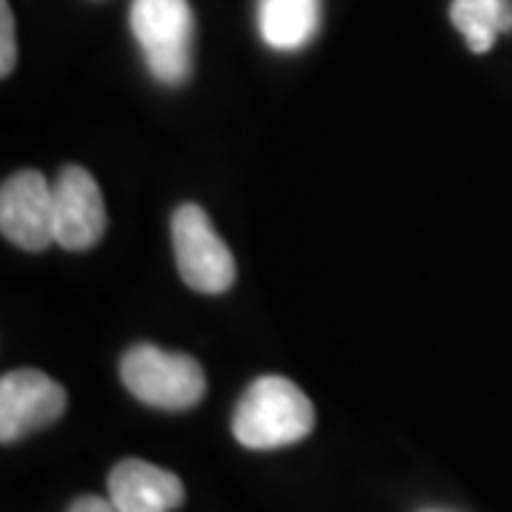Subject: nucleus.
<instances>
[{"mask_svg": "<svg viewBox=\"0 0 512 512\" xmlns=\"http://www.w3.org/2000/svg\"><path fill=\"white\" fill-rule=\"evenodd\" d=\"M316 424L311 399L285 376H262L234 410V436L248 450H279L308 439Z\"/></svg>", "mask_w": 512, "mask_h": 512, "instance_id": "1", "label": "nucleus"}, {"mask_svg": "<svg viewBox=\"0 0 512 512\" xmlns=\"http://www.w3.org/2000/svg\"><path fill=\"white\" fill-rule=\"evenodd\" d=\"M66 413V390L43 370L23 367L0 379V441L32 436Z\"/></svg>", "mask_w": 512, "mask_h": 512, "instance_id": "6", "label": "nucleus"}, {"mask_svg": "<svg viewBox=\"0 0 512 512\" xmlns=\"http://www.w3.org/2000/svg\"><path fill=\"white\" fill-rule=\"evenodd\" d=\"M0 231L12 245L40 254L55 242V185L23 168L0 188Z\"/></svg>", "mask_w": 512, "mask_h": 512, "instance_id": "5", "label": "nucleus"}, {"mask_svg": "<svg viewBox=\"0 0 512 512\" xmlns=\"http://www.w3.org/2000/svg\"><path fill=\"white\" fill-rule=\"evenodd\" d=\"M55 242L66 251H89L106 234V202L92 174L66 165L55 183Z\"/></svg>", "mask_w": 512, "mask_h": 512, "instance_id": "7", "label": "nucleus"}, {"mask_svg": "<svg viewBox=\"0 0 512 512\" xmlns=\"http://www.w3.org/2000/svg\"><path fill=\"white\" fill-rule=\"evenodd\" d=\"M128 20L151 77L163 86H183L194 66V12L188 0H131Z\"/></svg>", "mask_w": 512, "mask_h": 512, "instance_id": "2", "label": "nucleus"}, {"mask_svg": "<svg viewBox=\"0 0 512 512\" xmlns=\"http://www.w3.org/2000/svg\"><path fill=\"white\" fill-rule=\"evenodd\" d=\"M450 20L470 52L484 55L493 49L495 37L512 32V6L510 0H453Z\"/></svg>", "mask_w": 512, "mask_h": 512, "instance_id": "10", "label": "nucleus"}, {"mask_svg": "<svg viewBox=\"0 0 512 512\" xmlns=\"http://www.w3.org/2000/svg\"><path fill=\"white\" fill-rule=\"evenodd\" d=\"M109 501L117 512H171L183 507L185 487L151 461L126 458L109 473Z\"/></svg>", "mask_w": 512, "mask_h": 512, "instance_id": "8", "label": "nucleus"}, {"mask_svg": "<svg viewBox=\"0 0 512 512\" xmlns=\"http://www.w3.org/2000/svg\"><path fill=\"white\" fill-rule=\"evenodd\" d=\"M120 379L134 399L168 413L191 410L205 396L200 362L185 353H168L157 345L128 348L120 359Z\"/></svg>", "mask_w": 512, "mask_h": 512, "instance_id": "3", "label": "nucleus"}, {"mask_svg": "<svg viewBox=\"0 0 512 512\" xmlns=\"http://www.w3.org/2000/svg\"><path fill=\"white\" fill-rule=\"evenodd\" d=\"M177 271L197 293H225L237 279V262L200 205L185 202L171 217Z\"/></svg>", "mask_w": 512, "mask_h": 512, "instance_id": "4", "label": "nucleus"}, {"mask_svg": "<svg viewBox=\"0 0 512 512\" xmlns=\"http://www.w3.org/2000/svg\"><path fill=\"white\" fill-rule=\"evenodd\" d=\"M18 63V43H15V15L9 0H0V77H9Z\"/></svg>", "mask_w": 512, "mask_h": 512, "instance_id": "11", "label": "nucleus"}, {"mask_svg": "<svg viewBox=\"0 0 512 512\" xmlns=\"http://www.w3.org/2000/svg\"><path fill=\"white\" fill-rule=\"evenodd\" d=\"M69 512H117L114 510V504H111L109 498H97V495H83V498H77Z\"/></svg>", "mask_w": 512, "mask_h": 512, "instance_id": "12", "label": "nucleus"}, {"mask_svg": "<svg viewBox=\"0 0 512 512\" xmlns=\"http://www.w3.org/2000/svg\"><path fill=\"white\" fill-rule=\"evenodd\" d=\"M322 23V0H259V37L276 52L308 46Z\"/></svg>", "mask_w": 512, "mask_h": 512, "instance_id": "9", "label": "nucleus"}]
</instances>
